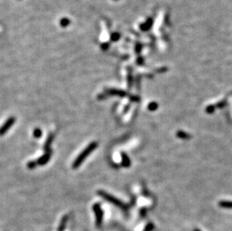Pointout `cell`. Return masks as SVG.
<instances>
[{"label": "cell", "mask_w": 232, "mask_h": 231, "mask_svg": "<svg viewBox=\"0 0 232 231\" xmlns=\"http://www.w3.org/2000/svg\"><path fill=\"white\" fill-rule=\"evenodd\" d=\"M176 137L183 140H189L192 138V136L189 134L186 133V132L183 131H178L176 132Z\"/></svg>", "instance_id": "9c48e42d"}, {"label": "cell", "mask_w": 232, "mask_h": 231, "mask_svg": "<svg viewBox=\"0 0 232 231\" xmlns=\"http://www.w3.org/2000/svg\"><path fill=\"white\" fill-rule=\"evenodd\" d=\"M219 206L225 209H232V202L231 201H221L219 203Z\"/></svg>", "instance_id": "30bf717a"}, {"label": "cell", "mask_w": 232, "mask_h": 231, "mask_svg": "<svg viewBox=\"0 0 232 231\" xmlns=\"http://www.w3.org/2000/svg\"><path fill=\"white\" fill-rule=\"evenodd\" d=\"M93 209L96 217V224L97 226H100L102 222L103 218V211L101 209V206L99 203H95L93 206Z\"/></svg>", "instance_id": "3957f363"}, {"label": "cell", "mask_w": 232, "mask_h": 231, "mask_svg": "<svg viewBox=\"0 0 232 231\" xmlns=\"http://www.w3.org/2000/svg\"><path fill=\"white\" fill-rule=\"evenodd\" d=\"M121 156H122V166L125 167H129L131 166V161L128 155L124 152H122Z\"/></svg>", "instance_id": "ba28073f"}, {"label": "cell", "mask_w": 232, "mask_h": 231, "mask_svg": "<svg viewBox=\"0 0 232 231\" xmlns=\"http://www.w3.org/2000/svg\"><path fill=\"white\" fill-rule=\"evenodd\" d=\"M33 136L35 138H40L42 136V131L39 128H37L33 131Z\"/></svg>", "instance_id": "7c38bea8"}, {"label": "cell", "mask_w": 232, "mask_h": 231, "mask_svg": "<svg viewBox=\"0 0 232 231\" xmlns=\"http://www.w3.org/2000/svg\"><path fill=\"white\" fill-rule=\"evenodd\" d=\"M119 37H120V35H119V33H117V32H114V33H113L111 35H110V39H111V41H116L119 39Z\"/></svg>", "instance_id": "9a60e30c"}, {"label": "cell", "mask_w": 232, "mask_h": 231, "mask_svg": "<svg viewBox=\"0 0 232 231\" xmlns=\"http://www.w3.org/2000/svg\"><path fill=\"white\" fill-rule=\"evenodd\" d=\"M216 105H209L207 106V108H206V112H207V113H209V114H211V113H213V112L216 110Z\"/></svg>", "instance_id": "5bb4252c"}, {"label": "cell", "mask_w": 232, "mask_h": 231, "mask_svg": "<svg viewBox=\"0 0 232 231\" xmlns=\"http://www.w3.org/2000/svg\"><path fill=\"white\" fill-rule=\"evenodd\" d=\"M15 122V118L14 116L10 117L7 119V121L2 125L1 128H0V136H2L4 135L10 129V128L14 124Z\"/></svg>", "instance_id": "277c9868"}, {"label": "cell", "mask_w": 232, "mask_h": 231, "mask_svg": "<svg viewBox=\"0 0 232 231\" xmlns=\"http://www.w3.org/2000/svg\"><path fill=\"white\" fill-rule=\"evenodd\" d=\"M106 93L109 94V95H117L119 97H125L127 95V93L122 90H119V89H106Z\"/></svg>", "instance_id": "8992f818"}, {"label": "cell", "mask_w": 232, "mask_h": 231, "mask_svg": "<svg viewBox=\"0 0 232 231\" xmlns=\"http://www.w3.org/2000/svg\"><path fill=\"white\" fill-rule=\"evenodd\" d=\"M98 98H99V99H104V98H106V95L101 94V95H99V96H98Z\"/></svg>", "instance_id": "44dd1931"}, {"label": "cell", "mask_w": 232, "mask_h": 231, "mask_svg": "<svg viewBox=\"0 0 232 231\" xmlns=\"http://www.w3.org/2000/svg\"><path fill=\"white\" fill-rule=\"evenodd\" d=\"M109 44L108 43H104V44H102L101 45V48L103 50H107V49L109 48Z\"/></svg>", "instance_id": "ac0fdd59"}, {"label": "cell", "mask_w": 232, "mask_h": 231, "mask_svg": "<svg viewBox=\"0 0 232 231\" xmlns=\"http://www.w3.org/2000/svg\"><path fill=\"white\" fill-rule=\"evenodd\" d=\"M70 24H71V21H70V20L68 19V18L64 17V18H62V19H61L60 25H61V27H63V28H65V27H67Z\"/></svg>", "instance_id": "8fae6325"}, {"label": "cell", "mask_w": 232, "mask_h": 231, "mask_svg": "<svg viewBox=\"0 0 232 231\" xmlns=\"http://www.w3.org/2000/svg\"><path fill=\"white\" fill-rule=\"evenodd\" d=\"M225 105H226V102H225V101H222V102L218 103V104L216 105V107H219V108H222V107H225Z\"/></svg>", "instance_id": "d6986e66"}, {"label": "cell", "mask_w": 232, "mask_h": 231, "mask_svg": "<svg viewBox=\"0 0 232 231\" xmlns=\"http://www.w3.org/2000/svg\"><path fill=\"white\" fill-rule=\"evenodd\" d=\"M37 161H30V162L27 163V167H28L29 169H34L37 166Z\"/></svg>", "instance_id": "2e32d148"}, {"label": "cell", "mask_w": 232, "mask_h": 231, "mask_svg": "<svg viewBox=\"0 0 232 231\" xmlns=\"http://www.w3.org/2000/svg\"><path fill=\"white\" fill-rule=\"evenodd\" d=\"M131 100L132 101H139V98H138V97H137V96H132Z\"/></svg>", "instance_id": "ffe728a7"}, {"label": "cell", "mask_w": 232, "mask_h": 231, "mask_svg": "<svg viewBox=\"0 0 232 231\" xmlns=\"http://www.w3.org/2000/svg\"><path fill=\"white\" fill-rule=\"evenodd\" d=\"M98 147V143L97 142H92L91 144H89L88 146H87L85 149L77 157L76 159L75 160V161L73 162V164H72V167L74 169H77L80 167V166L82 164V163L85 161L86 158H87L89 155L92 153L93 150L96 149Z\"/></svg>", "instance_id": "6da1fadb"}, {"label": "cell", "mask_w": 232, "mask_h": 231, "mask_svg": "<svg viewBox=\"0 0 232 231\" xmlns=\"http://www.w3.org/2000/svg\"><path fill=\"white\" fill-rule=\"evenodd\" d=\"M153 228H154V225L152 223H150L145 227V231H152L153 230Z\"/></svg>", "instance_id": "e0dca14e"}, {"label": "cell", "mask_w": 232, "mask_h": 231, "mask_svg": "<svg viewBox=\"0 0 232 231\" xmlns=\"http://www.w3.org/2000/svg\"><path fill=\"white\" fill-rule=\"evenodd\" d=\"M194 231H201V230H199V229H195Z\"/></svg>", "instance_id": "7402d4cb"}, {"label": "cell", "mask_w": 232, "mask_h": 231, "mask_svg": "<svg viewBox=\"0 0 232 231\" xmlns=\"http://www.w3.org/2000/svg\"><path fill=\"white\" fill-rule=\"evenodd\" d=\"M98 195H99L100 197H101V198H104V200H106L107 201H108V202L114 204L115 206H118V207L122 208V209H126V206H125V205H124L123 203L121 202V201H119V200H118L117 198H114L113 196L110 195V194L107 193V192L104 191L100 190V191H98Z\"/></svg>", "instance_id": "7a4b0ae2"}, {"label": "cell", "mask_w": 232, "mask_h": 231, "mask_svg": "<svg viewBox=\"0 0 232 231\" xmlns=\"http://www.w3.org/2000/svg\"><path fill=\"white\" fill-rule=\"evenodd\" d=\"M54 138H55L54 134L51 133V134H49V136L47 137V141H46L45 144H44V150L47 151V150H49V149H50V145H51L52 142L53 141V140H54Z\"/></svg>", "instance_id": "52a82bcc"}, {"label": "cell", "mask_w": 232, "mask_h": 231, "mask_svg": "<svg viewBox=\"0 0 232 231\" xmlns=\"http://www.w3.org/2000/svg\"><path fill=\"white\" fill-rule=\"evenodd\" d=\"M51 154H52V151L50 150V149L46 151L45 154L43 155L41 157H40V158L37 160V164H38V165H41V166L45 165V164L50 161Z\"/></svg>", "instance_id": "5b68a950"}, {"label": "cell", "mask_w": 232, "mask_h": 231, "mask_svg": "<svg viewBox=\"0 0 232 231\" xmlns=\"http://www.w3.org/2000/svg\"><path fill=\"white\" fill-rule=\"evenodd\" d=\"M158 107H159V105H158V104L156 102H151L148 105V110H150V111H155L156 110H157Z\"/></svg>", "instance_id": "4fadbf2b"}]
</instances>
